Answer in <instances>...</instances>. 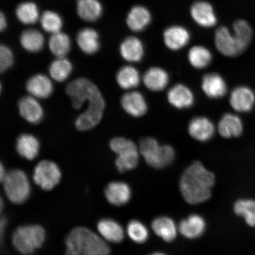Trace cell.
Returning <instances> with one entry per match:
<instances>
[{
    "instance_id": "cell-1",
    "label": "cell",
    "mask_w": 255,
    "mask_h": 255,
    "mask_svg": "<svg viewBox=\"0 0 255 255\" xmlns=\"http://www.w3.org/2000/svg\"><path fill=\"white\" fill-rule=\"evenodd\" d=\"M66 93L71 98L73 107L79 110L85 102H89L88 110L79 116L80 124L87 128H93L103 119L105 103L103 95L93 83L79 78L70 83Z\"/></svg>"
},
{
    "instance_id": "cell-2",
    "label": "cell",
    "mask_w": 255,
    "mask_h": 255,
    "mask_svg": "<svg viewBox=\"0 0 255 255\" xmlns=\"http://www.w3.org/2000/svg\"><path fill=\"white\" fill-rule=\"evenodd\" d=\"M215 183L214 174L207 170L200 162L196 161L181 175L180 191L188 203L197 205L210 199Z\"/></svg>"
},
{
    "instance_id": "cell-3",
    "label": "cell",
    "mask_w": 255,
    "mask_h": 255,
    "mask_svg": "<svg viewBox=\"0 0 255 255\" xmlns=\"http://www.w3.org/2000/svg\"><path fill=\"white\" fill-rule=\"evenodd\" d=\"M251 25L244 19L233 23L232 31L225 25L219 27L214 34L216 49L222 55L235 57L242 55L250 47L253 40Z\"/></svg>"
},
{
    "instance_id": "cell-4",
    "label": "cell",
    "mask_w": 255,
    "mask_h": 255,
    "mask_svg": "<svg viewBox=\"0 0 255 255\" xmlns=\"http://www.w3.org/2000/svg\"><path fill=\"white\" fill-rule=\"evenodd\" d=\"M66 255H109L110 248L103 239L89 229H73L66 240Z\"/></svg>"
},
{
    "instance_id": "cell-5",
    "label": "cell",
    "mask_w": 255,
    "mask_h": 255,
    "mask_svg": "<svg viewBox=\"0 0 255 255\" xmlns=\"http://www.w3.org/2000/svg\"><path fill=\"white\" fill-rule=\"evenodd\" d=\"M139 151L146 163L155 168L167 166L175 158V151L172 146L159 145L157 140L151 137L142 139Z\"/></svg>"
},
{
    "instance_id": "cell-6",
    "label": "cell",
    "mask_w": 255,
    "mask_h": 255,
    "mask_svg": "<svg viewBox=\"0 0 255 255\" xmlns=\"http://www.w3.org/2000/svg\"><path fill=\"white\" fill-rule=\"evenodd\" d=\"M45 237V231L41 226L26 225L16 229L12 235V242L19 253L30 255L41 247Z\"/></svg>"
},
{
    "instance_id": "cell-7",
    "label": "cell",
    "mask_w": 255,
    "mask_h": 255,
    "mask_svg": "<svg viewBox=\"0 0 255 255\" xmlns=\"http://www.w3.org/2000/svg\"><path fill=\"white\" fill-rule=\"evenodd\" d=\"M6 195L12 203L21 204L30 194V184L24 172L15 169L6 173L2 181Z\"/></svg>"
},
{
    "instance_id": "cell-8",
    "label": "cell",
    "mask_w": 255,
    "mask_h": 255,
    "mask_svg": "<svg viewBox=\"0 0 255 255\" xmlns=\"http://www.w3.org/2000/svg\"><path fill=\"white\" fill-rule=\"evenodd\" d=\"M61 175L58 165L52 161L44 160L35 167L33 179L41 189L48 191L52 190L58 184Z\"/></svg>"
},
{
    "instance_id": "cell-9",
    "label": "cell",
    "mask_w": 255,
    "mask_h": 255,
    "mask_svg": "<svg viewBox=\"0 0 255 255\" xmlns=\"http://www.w3.org/2000/svg\"><path fill=\"white\" fill-rule=\"evenodd\" d=\"M190 15L194 23L202 28H212L218 22L214 7L205 0L194 2L190 6Z\"/></svg>"
},
{
    "instance_id": "cell-10",
    "label": "cell",
    "mask_w": 255,
    "mask_h": 255,
    "mask_svg": "<svg viewBox=\"0 0 255 255\" xmlns=\"http://www.w3.org/2000/svg\"><path fill=\"white\" fill-rule=\"evenodd\" d=\"M162 40L168 49L177 52L187 46L191 40V33L186 27L174 24L165 28Z\"/></svg>"
},
{
    "instance_id": "cell-11",
    "label": "cell",
    "mask_w": 255,
    "mask_h": 255,
    "mask_svg": "<svg viewBox=\"0 0 255 255\" xmlns=\"http://www.w3.org/2000/svg\"><path fill=\"white\" fill-rule=\"evenodd\" d=\"M152 19L151 12L148 8L142 5H136L128 13L126 23L130 30L138 33L148 27Z\"/></svg>"
},
{
    "instance_id": "cell-12",
    "label": "cell",
    "mask_w": 255,
    "mask_h": 255,
    "mask_svg": "<svg viewBox=\"0 0 255 255\" xmlns=\"http://www.w3.org/2000/svg\"><path fill=\"white\" fill-rule=\"evenodd\" d=\"M230 104L235 111L239 113H248L254 107L255 93L251 89L244 86L236 88L231 93Z\"/></svg>"
},
{
    "instance_id": "cell-13",
    "label": "cell",
    "mask_w": 255,
    "mask_h": 255,
    "mask_svg": "<svg viewBox=\"0 0 255 255\" xmlns=\"http://www.w3.org/2000/svg\"><path fill=\"white\" fill-rule=\"evenodd\" d=\"M121 57L127 62L136 63L141 61L145 54V47L141 40L135 36L126 38L120 47Z\"/></svg>"
},
{
    "instance_id": "cell-14",
    "label": "cell",
    "mask_w": 255,
    "mask_h": 255,
    "mask_svg": "<svg viewBox=\"0 0 255 255\" xmlns=\"http://www.w3.org/2000/svg\"><path fill=\"white\" fill-rule=\"evenodd\" d=\"M131 190L126 183L113 181L108 184L105 195L111 205L121 206L126 205L131 198Z\"/></svg>"
},
{
    "instance_id": "cell-15",
    "label": "cell",
    "mask_w": 255,
    "mask_h": 255,
    "mask_svg": "<svg viewBox=\"0 0 255 255\" xmlns=\"http://www.w3.org/2000/svg\"><path fill=\"white\" fill-rule=\"evenodd\" d=\"M202 87L207 97L213 99L224 97L228 90L224 79L217 73H209L204 75Z\"/></svg>"
},
{
    "instance_id": "cell-16",
    "label": "cell",
    "mask_w": 255,
    "mask_h": 255,
    "mask_svg": "<svg viewBox=\"0 0 255 255\" xmlns=\"http://www.w3.org/2000/svg\"><path fill=\"white\" fill-rule=\"evenodd\" d=\"M123 109L130 116L139 117L147 111V104L143 96L138 92L133 91L124 95L121 99Z\"/></svg>"
},
{
    "instance_id": "cell-17",
    "label": "cell",
    "mask_w": 255,
    "mask_h": 255,
    "mask_svg": "<svg viewBox=\"0 0 255 255\" xmlns=\"http://www.w3.org/2000/svg\"><path fill=\"white\" fill-rule=\"evenodd\" d=\"M190 135L199 141H207L212 138L215 132L214 124L206 117L194 118L189 126Z\"/></svg>"
},
{
    "instance_id": "cell-18",
    "label": "cell",
    "mask_w": 255,
    "mask_h": 255,
    "mask_svg": "<svg viewBox=\"0 0 255 255\" xmlns=\"http://www.w3.org/2000/svg\"><path fill=\"white\" fill-rule=\"evenodd\" d=\"M18 108L21 116L28 123L36 124L43 119V108L33 97L27 96L20 99Z\"/></svg>"
},
{
    "instance_id": "cell-19",
    "label": "cell",
    "mask_w": 255,
    "mask_h": 255,
    "mask_svg": "<svg viewBox=\"0 0 255 255\" xmlns=\"http://www.w3.org/2000/svg\"><path fill=\"white\" fill-rule=\"evenodd\" d=\"M169 103L178 109H184L192 106L194 98L193 92L186 85L178 84L168 91Z\"/></svg>"
},
{
    "instance_id": "cell-20",
    "label": "cell",
    "mask_w": 255,
    "mask_h": 255,
    "mask_svg": "<svg viewBox=\"0 0 255 255\" xmlns=\"http://www.w3.org/2000/svg\"><path fill=\"white\" fill-rule=\"evenodd\" d=\"M26 89L33 97L46 99L52 95L53 87L52 82L46 76L38 74L28 80Z\"/></svg>"
},
{
    "instance_id": "cell-21",
    "label": "cell",
    "mask_w": 255,
    "mask_h": 255,
    "mask_svg": "<svg viewBox=\"0 0 255 255\" xmlns=\"http://www.w3.org/2000/svg\"><path fill=\"white\" fill-rule=\"evenodd\" d=\"M143 82L149 90L158 92L163 90L169 82V76L164 69L159 67H151L143 76Z\"/></svg>"
},
{
    "instance_id": "cell-22",
    "label": "cell",
    "mask_w": 255,
    "mask_h": 255,
    "mask_svg": "<svg viewBox=\"0 0 255 255\" xmlns=\"http://www.w3.org/2000/svg\"><path fill=\"white\" fill-rule=\"evenodd\" d=\"M76 40L80 49L87 55H93L100 49V36L93 28H84L80 30Z\"/></svg>"
},
{
    "instance_id": "cell-23",
    "label": "cell",
    "mask_w": 255,
    "mask_h": 255,
    "mask_svg": "<svg viewBox=\"0 0 255 255\" xmlns=\"http://www.w3.org/2000/svg\"><path fill=\"white\" fill-rule=\"evenodd\" d=\"M206 229L205 220L198 215H191L180 223L179 231L185 238L193 239L202 236Z\"/></svg>"
},
{
    "instance_id": "cell-24",
    "label": "cell",
    "mask_w": 255,
    "mask_h": 255,
    "mask_svg": "<svg viewBox=\"0 0 255 255\" xmlns=\"http://www.w3.org/2000/svg\"><path fill=\"white\" fill-rule=\"evenodd\" d=\"M243 129V123L240 118L232 114H225L218 125L220 134L226 138L240 136Z\"/></svg>"
},
{
    "instance_id": "cell-25",
    "label": "cell",
    "mask_w": 255,
    "mask_h": 255,
    "mask_svg": "<svg viewBox=\"0 0 255 255\" xmlns=\"http://www.w3.org/2000/svg\"><path fill=\"white\" fill-rule=\"evenodd\" d=\"M98 230L108 242L120 243L124 238V229L119 223L110 219H104L98 223Z\"/></svg>"
},
{
    "instance_id": "cell-26",
    "label": "cell",
    "mask_w": 255,
    "mask_h": 255,
    "mask_svg": "<svg viewBox=\"0 0 255 255\" xmlns=\"http://www.w3.org/2000/svg\"><path fill=\"white\" fill-rule=\"evenodd\" d=\"M39 141L33 135L24 133L18 136L16 149L21 157L33 160L39 154Z\"/></svg>"
},
{
    "instance_id": "cell-27",
    "label": "cell",
    "mask_w": 255,
    "mask_h": 255,
    "mask_svg": "<svg viewBox=\"0 0 255 255\" xmlns=\"http://www.w3.org/2000/svg\"><path fill=\"white\" fill-rule=\"evenodd\" d=\"M76 9L80 18L89 22L98 20L103 12V5L98 0H78Z\"/></svg>"
},
{
    "instance_id": "cell-28",
    "label": "cell",
    "mask_w": 255,
    "mask_h": 255,
    "mask_svg": "<svg viewBox=\"0 0 255 255\" xmlns=\"http://www.w3.org/2000/svg\"><path fill=\"white\" fill-rule=\"evenodd\" d=\"M152 230L165 242H170L177 237V229L174 222L165 216L159 217L152 223Z\"/></svg>"
},
{
    "instance_id": "cell-29",
    "label": "cell",
    "mask_w": 255,
    "mask_h": 255,
    "mask_svg": "<svg viewBox=\"0 0 255 255\" xmlns=\"http://www.w3.org/2000/svg\"><path fill=\"white\" fill-rule=\"evenodd\" d=\"M187 59L194 68L203 69L212 63L213 55L208 48L203 45H195L191 47L188 52Z\"/></svg>"
},
{
    "instance_id": "cell-30",
    "label": "cell",
    "mask_w": 255,
    "mask_h": 255,
    "mask_svg": "<svg viewBox=\"0 0 255 255\" xmlns=\"http://www.w3.org/2000/svg\"><path fill=\"white\" fill-rule=\"evenodd\" d=\"M116 78L120 87L127 90L138 87L141 81L138 70L131 66L121 68L117 73Z\"/></svg>"
},
{
    "instance_id": "cell-31",
    "label": "cell",
    "mask_w": 255,
    "mask_h": 255,
    "mask_svg": "<svg viewBox=\"0 0 255 255\" xmlns=\"http://www.w3.org/2000/svg\"><path fill=\"white\" fill-rule=\"evenodd\" d=\"M50 52L58 57H65L69 52L71 47V41L68 34L62 32L53 34L49 41Z\"/></svg>"
},
{
    "instance_id": "cell-32",
    "label": "cell",
    "mask_w": 255,
    "mask_h": 255,
    "mask_svg": "<svg viewBox=\"0 0 255 255\" xmlns=\"http://www.w3.org/2000/svg\"><path fill=\"white\" fill-rule=\"evenodd\" d=\"M22 47L28 52L35 53L43 49L44 37L40 31L34 29L25 30L20 36Z\"/></svg>"
},
{
    "instance_id": "cell-33",
    "label": "cell",
    "mask_w": 255,
    "mask_h": 255,
    "mask_svg": "<svg viewBox=\"0 0 255 255\" xmlns=\"http://www.w3.org/2000/svg\"><path fill=\"white\" fill-rule=\"evenodd\" d=\"M16 16L21 23L32 24L39 20V12L37 6L33 2H24L17 6Z\"/></svg>"
},
{
    "instance_id": "cell-34",
    "label": "cell",
    "mask_w": 255,
    "mask_h": 255,
    "mask_svg": "<svg viewBox=\"0 0 255 255\" xmlns=\"http://www.w3.org/2000/svg\"><path fill=\"white\" fill-rule=\"evenodd\" d=\"M72 71V63L65 57H59L54 60L49 67L51 77L59 82L68 79Z\"/></svg>"
},
{
    "instance_id": "cell-35",
    "label": "cell",
    "mask_w": 255,
    "mask_h": 255,
    "mask_svg": "<svg viewBox=\"0 0 255 255\" xmlns=\"http://www.w3.org/2000/svg\"><path fill=\"white\" fill-rule=\"evenodd\" d=\"M116 159V167L120 173L132 170L138 165L139 154L138 148L129 149L118 155Z\"/></svg>"
},
{
    "instance_id": "cell-36",
    "label": "cell",
    "mask_w": 255,
    "mask_h": 255,
    "mask_svg": "<svg viewBox=\"0 0 255 255\" xmlns=\"http://www.w3.org/2000/svg\"><path fill=\"white\" fill-rule=\"evenodd\" d=\"M236 214L242 217L250 226H255V200L242 199L237 201L234 205Z\"/></svg>"
},
{
    "instance_id": "cell-37",
    "label": "cell",
    "mask_w": 255,
    "mask_h": 255,
    "mask_svg": "<svg viewBox=\"0 0 255 255\" xmlns=\"http://www.w3.org/2000/svg\"><path fill=\"white\" fill-rule=\"evenodd\" d=\"M41 27L48 33L55 34L60 31L63 26V20L60 15L52 11H46L40 18Z\"/></svg>"
},
{
    "instance_id": "cell-38",
    "label": "cell",
    "mask_w": 255,
    "mask_h": 255,
    "mask_svg": "<svg viewBox=\"0 0 255 255\" xmlns=\"http://www.w3.org/2000/svg\"><path fill=\"white\" fill-rule=\"evenodd\" d=\"M129 237L137 244H142L147 241L149 232L146 226L139 221L133 220L127 226Z\"/></svg>"
},
{
    "instance_id": "cell-39",
    "label": "cell",
    "mask_w": 255,
    "mask_h": 255,
    "mask_svg": "<svg viewBox=\"0 0 255 255\" xmlns=\"http://www.w3.org/2000/svg\"><path fill=\"white\" fill-rule=\"evenodd\" d=\"M110 147L112 150L118 155L129 149L137 148L135 143L131 140L123 137H117L112 139L110 142Z\"/></svg>"
},
{
    "instance_id": "cell-40",
    "label": "cell",
    "mask_w": 255,
    "mask_h": 255,
    "mask_svg": "<svg viewBox=\"0 0 255 255\" xmlns=\"http://www.w3.org/2000/svg\"><path fill=\"white\" fill-rule=\"evenodd\" d=\"M13 62L12 51L7 46L2 44L0 47V71L3 73L7 71L12 66Z\"/></svg>"
},
{
    "instance_id": "cell-41",
    "label": "cell",
    "mask_w": 255,
    "mask_h": 255,
    "mask_svg": "<svg viewBox=\"0 0 255 255\" xmlns=\"http://www.w3.org/2000/svg\"><path fill=\"white\" fill-rule=\"evenodd\" d=\"M6 27H7V21H6L5 16L1 12L0 14V28H1V30H5Z\"/></svg>"
},
{
    "instance_id": "cell-42",
    "label": "cell",
    "mask_w": 255,
    "mask_h": 255,
    "mask_svg": "<svg viewBox=\"0 0 255 255\" xmlns=\"http://www.w3.org/2000/svg\"><path fill=\"white\" fill-rule=\"evenodd\" d=\"M6 175L5 171L4 170V168L3 167V165L1 164V166H0V179L2 181L4 178L5 177Z\"/></svg>"
},
{
    "instance_id": "cell-43",
    "label": "cell",
    "mask_w": 255,
    "mask_h": 255,
    "mask_svg": "<svg viewBox=\"0 0 255 255\" xmlns=\"http://www.w3.org/2000/svg\"><path fill=\"white\" fill-rule=\"evenodd\" d=\"M166 255L164 254H162V253H154V254H152L151 255Z\"/></svg>"
}]
</instances>
